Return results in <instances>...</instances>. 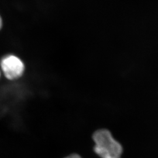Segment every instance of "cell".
<instances>
[{"label": "cell", "mask_w": 158, "mask_h": 158, "mask_svg": "<svg viewBox=\"0 0 158 158\" xmlns=\"http://www.w3.org/2000/svg\"><path fill=\"white\" fill-rule=\"evenodd\" d=\"M93 139L94 151L100 158H121L123 152L121 143L115 139L111 133L106 129L96 131Z\"/></svg>", "instance_id": "1"}, {"label": "cell", "mask_w": 158, "mask_h": 158, "mask_svg": "<svg viewBox=\"0 0 158 158\" xmlns=\"http://www.w3.org/2000/svg\"><path fill=\"white\" fill-rule=\"evenodd\" d=\"M1 69L7 79L15 80L23 76L25 70V66L23 61L18 57L9 55L2 59Z\"/></svg>", "instance_id": "2"}, {"label": "cell", "mask_w": 158, "mask_h": 158, "mask_svg": "<svg viewBox=\"0 0 158 158\" xmlns=\"http://www.w3.org/2000/svg\"><path fill=\"white\" fill-rule=\"evenodd\" d=\"M65 158H81V157L77 154H72V155H70L68 156Z\"/></svg>", "instance_id": "3"}, {"label": "cell", "mask_w": 158, "mask_h": 158, "mask_svg": "<svg viewBox=\"0 0 158 158\" xmlns=\"http://www.w3.org/2000/svg\"><path fill=\"white\" fill-rule=\"evenodd\" d=\"M2 26V19H1V18L0 17V29H1Z\"/></svg>", "instance_id": "4"}, {"label": "cell", "mask_w": 158, "mask_h": 158, "mask_svg": "<svg viewBox=\"0 0 158 158\" xmlns=\"http://www.w3.org/2000/svg\"><path fill=\"white\" fill-rule=\"evenodd\" d=\"M0 75H1V74H0Z\"/></svg>", "instance_id": "5"}]
</instances>
